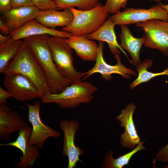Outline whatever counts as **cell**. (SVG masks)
Instances as JSON below:
<instances>
[{
	"label": "cell",
	"instance_id": "1",
	"mask_svg": "<svg viewBox=\"0 0 168 168\" xmlns=\"http://www.w3.org/2000/svg\"><path fill=\"white\" fill-rule=\"evenodd\" d=\"M49 35L33 36L23 40L29 46L42 69L51 93L62 91L70 83L61 74L54 62L49 44Z\"/></svg>",
	"mask_w": 168,
	"mask_h": 168
},
{
	"label": "cell",
	"instance_id": "2",
	"mask_svg": "<svg viewBox=\"0 0 168 168\" xmlns=\"http://www.w3.org/2000/svg\"><path fill=\"white\" fill-rule=\"evenodd\" d=\"M15 73L21 74L30 79L40 91L41 99L48 93L51 92L42 69L24 41L17 54L10 62L3 73L6 75Z\"/></svg>",
	"mask_w": 168,
	"mask_h": 168
},
{
	"label": "cell",
	"instance_id": "3",
	"mask_svg": "<svg viewBox=\"0 0 168 168\" xmlns=\"http://www.w3.org/2000/svg\"><path fill=\"white\" fill-rule=\"evenodd\" d=\"M70 84L59 93H48L41 99L42 102L55 103L64 109H73L81 104L91 102L97 90L96 86L89 82L81 81Z\"/></svg>",
	"mask_w": 168,
	"mask_h": 168
},
{
	"label": "cell",
	"instance_id": "4",
	"mask_svg": "<svg viewBox=\"0 0 168 168\" xmlns=\"http://www.w3.org/2000/svg\"><path fill=\"white\" fill-rule=\"evenodd\" d=\"M73 18L63 31L71 33L72 35L86 36L97 30L107 20L109 13L104 5L100 4L89 10L81 11L71 7Z\"/></svg>",
	"mask_w": 168,
	"mask_h": 168
},
{
	"label": "cell",
	"instance_id": "5",
	"mask_svg": "<svg viewBox=\"0 0 168 168\" xmlns=\"http://www.w3.org/2000/svg\"><path fill=\"white\" fill-rule=\"evenodd\" d=\"M49 44L55 64L63 76L70 84L81 81L85 73L77 71L74 68L72 49L66 38L51 36Z\"/></svg>",
	"mask_w": 168,
	"mask_h": 168
},
{
	"label": "cell",
	"instance_id": "6",
	"mask_svg": "<svg viewBox=\"0 0 168 168\" xmlns=\"http://www.w3.org/2000/svg\"><path fill=\"white\" fill-rule=\"evenodd\" d=\"M135 26L144 33L142 37L145 47L157 49L168 55V22L152 19L138 23Z\"/></svg>",
	"mask_w": 168,
	"mask_h": 168
},
{
	"label": "cell",
	"instance_id": "7",
	"mask_svg": "<svg viewBox=\"0 0 168 168\" xmlns=\"http://www.w3.org/2000/svg\"><path fill=\"white\" fill-rule=\"evenodd\" d=\"M115 25H128L152 19L168 22V13L158 4L148 9L127 8L111 16Z\"/></svg>",
	"mask_w": 168,
	"mask_h": 168
},
{
	"label": "cell",
	"instance_id": "8",
	"mask_svg": "<svg viewBox=\"0 0 168 168\" xmlns=\"http://www.w3.org/2000/svg\"><path fill=\"white\" fill-rule=\"evenodd\" d=\"M3 84L12 95V97L18 101L30 100L39 98L41 94L35 84L25 75L18 73L5 75Z\"/></svg>",
	"mask_w": 168,
	"mask_h": 168
},
{
	"label": "cell",
	"instance_id": "9",
	"mask_svg": "<svg viewBox=\"0 0 168 168\" xmlns=\"http://www.w3.org/2000/svg\"><path fill=\"white\" fill-rule=\"evenodd\" d=\"M98 52L96 62L94 66L87 72L82 80L83 81L91 75L99 73L101 78L106 81H109L112 77V74H116L122 76L124 78L129 79L131 75L136 76V73L132 69L128 68L122 63L119 54L114 55V57L117 61V63L114 65L107 63L105 60L103 56L104 42L99 41Z\"/></svg>",
	"mask_w": 168,
	"mask_h": 168
},
{
	"label": "cell",
	"instance_id": "10",
	"mask_svg": "<svg viewBox=\"0 0 168 168\" xmlns=\"http://www.w3.org/2000/svg\"><path fill=\"white\" fill-rule=\"evenodd\" d=\"M28 109V120L32 130L28 141L29 146L36 145L40 149L43 148L44 142L49 137L58 138L60 133L47 126L42 121L40 115V103L37 101L33 105L26 104Z\"/></svg>",
	"mask_w": 168,
	"mask_h": 168
},
{
	"label": "cell",
	"instance_id": "11",
	"mask_svg": "<svg viewBox=\"0 0 168 168\" xmlns=\"http://www.w3.org/2000/svg\"><path fill=\"white\" fill-rule=\"evenodd\" d=\"M32 130V128L26 124L19 131L18 135L16 140L12 142L1 143L0 147L12 146L16 147L22 152V156L20 161L15 163L16 168L31 167L35 162L40 157L39 148L35 145L29 146L28 141Z\"/></svg>",
	"mask_w": 168,
	"mask_h": 168
},
{
	"label": "cell",
	"instance_id": "12",
	"mask_svg": "<svg viewBox=\"0 0 168 168\" xmlns=\"http://www.w3.org/2000/svg\"><path fill=\"white\" fill-rule=\"evenodd\" d=\"M60 128L63 133V144L62 155L68 159V168H74L81 161L79 157L84 153V150L75 144L76 133L79 129V123L72 120H63L60 123Z\"/></svg>",
	"mask_w": 168,
	"mask_h": 168
},
{
	"label": "cell",
	"instance_id": "13",
	"mask_svg": "<svg viewBox=\"0 0 168 168\" xmlns=\"http://www.w3.org/2000/svg\"><path fill=\"white\" fill-rule=\"evenodd\" d=\"M136 108V106L133 103L128 104L115 117L116 119L120 122L121 127L124 128V133L120 135V143L123 147L132 150L141 142L133 118Z\"/></svg>",
	"mask_w": 168,
	"mask_h": 168
},
{
	"label": "cell",
	"instance_id": "14",
	"mask_svg": "<svg viewBox=\"0 0 168 168\" xmlns=\"http://www.w3.org/2000/svg\"><path fill=\"white\" fill-rule=\"evenodd\" d=\"M45 34L66 39L72 35L69 32L48 28L35 19L28 21L17 30L11 33L10 35L14 39L20 40L31 36Z\"/></svg>",
	"mask_w": 168,
	"mask_h": 168
},
{
	"label": "cell",
	"instance_id": "15",
	"mask_svg": "<svg viewBox=\"0 0 168 168\" xmlns=\"http://www.w3.org/2000/svg\"><path fill=\"white\" fill-rule=\"evenodd\" d=\"M39 10L34 5L12 8L2 14L1 19L8 26L11 33L17 30L28 21L35 19Z\"/></svg>",
	"mask_w": 168,
	"mask_h": 168
},
{
	"label": "cell",
	"instance_id": "16",
	"mask_svg": "<svg viewBox=\"0 0 168 168\" xmlns=\"http://www.w3.org/2000/svg\"><path fill=\"white\" fill-rule=\"evenodd\" d=\"M26 124L17 112L12 111L5 104H0V139L9 140L10 134L19 131Z\"/></svg>",
	"mask_w": 168,
	"mask_h": 168
},
{
	"label": "cell",
	"instance_id": "17",
	"mask_svg": "<svg viewBox=\"0 0 168 168\" xmlns=\"http://www.w3.org/2000/svg\"><path fill=\"white\" fill-rule=\"evenodd\" d=\"M73 18V13L70 9H64L62 11L50 9L39 10L35 20L48 28L55 29L58 26H68Z\"/></svg>",
	"mask_w": 168,
	"mask_h": 168
},
{
	"label": "cell",
	"instance_id": "18",
	"mask_svg": "<svg viewBox=\"0 0 168 168\" xmlns=\"http://www.w3.org/2000/svg\"><path fill=\"white\" fill-rule=\"evenodd\" d=\"M115 24L110 16L106 21L97 30L87 35L86 37L92 40L105 42L108 45L113 54H120L119 49L127 57V55L118 44L114 31Z\"/></svg>",
	"mask_w": 168,
	"mask_h": 168
},
{
	"label": "cell",
	"instance_id": "19",
	"mask_svg": "<svg viewBox=\"0 0 168 168\" xmlns=\"http://www.w3.org/2000/svg\"><path fill=\"white\" fill-rule=\"evenodd\" d=\"M66 40L82 59L87 61L96 60L98 45L95 41L85 36L72 35L66 39Z\"/></svg>",
	"mask_w": 168,
	"mask_h": 168
},
{
	"label": "cell",
	"instance_id": "20",
	"mask_svg": "<svg viewBox=\"0 0 168 168\" xmlns=\"http://www.w3.org/2000/svg\"><path fill=\"white\" fill-rule=\"evenodd\" d=\"M121 33L120 35L121 42L119 44L123 49L127 50L132 58L131 63L137 66L140 63V52L144 44L143 37H134L126 25H120Z\"/></svg>",
	"mask_w": 168,
	"mask_h": 168
},
{
	"label": "cell",
	"instance_id": "21",
	"mask_svg": "<svg viewBox=\"0 0 168 168\" xmlns=\"http://www.w3.org/2000/svg\"><path fill=\"white\" fill-rule=\"evenodd\" d=\"M24 41L11 38L4 44L0 45V72L4 73L8 65L17 54Z\"/></svg>",
	"mask_w": 168,
	"mask_h": 168
},
{
	"label": "cell",
	"instance_id": "22",
	"mask_svg": "<svg viewBox=\"0 0 168 168\" xmlns=\"http://www.w3.org/2000/svg\"><path fill=\"white\" fill-rule=\"evenodd\" d=\"M145 141L138 144L132 151L124 154L119 157L114 159L113 156V152L110 150L105 155V160L102 166L104 168H122L128 165L132 156L142 149H147L143 144Z\"/></svg>",
	"mask_w": 168,
	"mask_h": 168
},
{
	"label": "cell",
	"instance_id": "23",
	"mask_svg": "<svg viewBox=\"0 0 168 168\" xmlns=\"http://www.w3.org/2000/svg\"><path fill=\"white\" fill-rule=\"evenodd\" d=\"M152 60L146 59L137 66L136 70L138 72V76L131 84L130 88L131 89H133L139 84L148 82L156 76L168 75V68L160 72L153 73L148 71L147 68L152 66Z\"/></svg>",
	"mask_w": 168,
	"mask_h": 168
},
{
	"label": "cell",
	"instance_id": "24",
	"mask_svg": "<svg viewBox=\"0 0 168 168\" xmlns=\"http://www.w3.org/2000/svg\"><path fill=\"white\" fill-rule=\"evenodd\" d=\"M58 11L76 7L78 10L86 11L101 4L100 0H54Z\"/></svg>",
	"mask_w": 168,
	"mask_h": 168
},
{
	"label": "cell",
	"instance_id": "25",
	"mask_svg": "<svg viewBox=\"0 0 168 168\" xmlns=\"http://www.w3.org/2000/svg\"><path fill=\"white\" fill-rule=\"evenodd\" d=\"M128 0H106L104 7L106 10L111 14H115L120 11L121 8H125ZM160 2L161 0H148Z\"/></svg>",
	"mask_w": 168,
	"mask_h": 168
},
{
	"label": "cell",
	"instance_id": "26",
	"mask_svg": "<svg viewBox=\"0 0 168 168\" xmlns=\"http://www.w3.org/2000/svg\"><path fill=\"white\" fill-rule=\"evenodd\" d=\"M33 5L39 10L56 9L57 7L54 0H31Z\"/></svg>",
	"mask_w": 168,
	"mask_h": 168
},
{
	"label": "cell",
	"instance_id": "27",
	"mask_svg": "<svg viewBox=\"0 0 168 168\" xmlns=\"http://www.w3.org/2000/svg\"><path fill=\"white\" fill-rule=\"evenodd\" d=\"M156 157L157 161L160 162H166L168 161V143L159 150Z\"/></svg>",
	"mask_w": 168,
	"mask_h": 168
},
{
	"label": "cell",
	"instance_id": "28",
	"mask_svg": "<svg viewBox=\"0 0 168 168\" xmlns=\"http://www.w3.org/2000/svg\"><path fill=\"white\" fill-rule=\"evenodd\" d=\"M12 8L34 5L31 0H11Z\"/></svg>",
	"mask_w": 168,
	"mask_h": 168
},
{
	"label": "cell",
	"instance_id": "29",
	"mask_svg": "<svg viewBox=\"0 0 168 168\" xmlns=\"http://www.w3.org/2000/svg\"><path fill=\"white\" fill-rule=\"evenodd\" d=\"M12 9L11 0H0V12L2 14L9 12Z\"/></svg>",
	"mask_w": 168,
	"mask_h": 168
},
{
	"label": "cell",
	"instance_id": "30",
	"mask_svg": "<svg viewBox=\"0 0 168 168\" xmlns=\"http://www.w3.org/2000/svg\"><path fill=\"white\" fill-rule=\"evenodd\" d=\"M12 97L11 93L0 87V104L7 103V100L8 98Z\"/></svg>",
	"mask_w": 168,
	"mask_h": 168
},
{
	"label": "cell",
	"instance_id": "31",
	"mask_svg": "<svg viewBox=\"0 0 168 168\" xmlns=\"http://www.w3.org/2000/svg\"><path fill=\"white\" fill-rule=\"evenodd\" d=\"M0 29L1 34L4 35H10L8 26L1 19H0Z\"/></svg>",
	"mask_w": 168,
	"mask_h": 168
},
{
	"label": "cell",
	"instance_id": "32",
	"mask_svg": "<svg viewBox=\"0 0 168 168\" xmlns=\"http://www.w3.org/2000/svg\"><path fill=\"white\" fill-rule=\"evenodd\" d=\"M12 38L10 35H4L1 34H0V45L5 44Z\"/></svg>",
	"mask_w": 168,
	"mask_h": 168
},
{
	"label": "cell",
	"instance_id": "33",
	"mask_svg": "<svg viewBox=\"0 0 168 168\" xmlns=\"http://www.w3.org/2000/svg\"><path fill=\"white\" fill-rule=\"evenodd\" d=\"M162 8L165 9L168 13V4L164 5L162 3H158Z\"/></svg>",
	"mask_w": 168,
	"mask_h": 168
},
{
	"label": "cell",
	"instance_id": "34",
	"mask_svg": "<svg viewBox=\"0 0 168 168\" xmlns=\"http://www.w3.org/2000/svg\"><path fill=\"white\" fill-rule=\"evenodd\" d=\"M167 162H168V164L167 165L164 166V167H163V168H168V161Z\"/></svg>",
	"mask_w": 168,
	"mask_h": 168
}]
</instances>
